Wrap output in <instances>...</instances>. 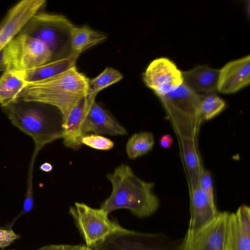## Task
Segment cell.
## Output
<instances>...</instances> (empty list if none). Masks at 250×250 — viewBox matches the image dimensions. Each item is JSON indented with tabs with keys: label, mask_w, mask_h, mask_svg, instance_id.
<instances>
[{
	"label": "cell",
	"mask_w": 250,
	"mask_h": 250,
	"mask_svg": "<svg viewBox=\"0 0 250 250\" xmlns=\"http://www.w3.org/2000/svg\"><path fill=\"white\" fill-rule=\"evenodd\" d=\"M82 145L100 150H108L113 148L114 142L108 138L99 134H89L81 139Z\"/></svg>",
	"instance_id": "obj_26"
},
{
	"label": "cell",
	"mask_w": 250,
	"mask_h": 250,
	"mask_svg": "<svg viewBox=\"0 0 250 250\" xmlns=\"http://www.w3.org/2000/svg\"><path fill=\"white\" fill-rule=\"evenodd\" d=\"M69 213L88 247L125 229L110 220L108 214L101 208H93L83 203L76 202L70 208Z\"/></svg>",
	"instance_id": "obj_6"
},
{
	"label": "cell",
	"mask_w": 250,
	"mask_h": 250,
	"mask_svg": "<svg viewBox=\"0 0 250 250\" xmlns=\"http://www.w3.org/2000/svg\"><path fill=\"white\" fill-rule=\"evenodd\" d=\"M225 250H250V208L246 205L229 213Z\"/></svg>",
	"instance_id": "obj_13"
},
{
	"label": "cell",
	"mask_w": 250,
	"mask_h": 250,
	"mask_svg": "<svg viewBox=\"0 0 250 250\" xmlns=\"http://www.w3.org/2000/svg\"><path fill=\"white\" fill-rule=\"evenodd\" d=\"M198 187L206 194L211 204L216 207L214 203L212 178L209 171L203 170L200 177Z\"/></svg>",
	"instance_id": "obj_27"
},
{
	"label": "cell",
	"mask_w": 250,
	"mask_h": 250,
	"mask_svg": "<svg viewBox=\"0 0 250 250\" xmlns=\"http://www.w3.org/2000/svg\"><path fill=\"white\" fill-rule=\"evenodd\" d=\"M70 46L71 52L77 55L104 41L107 37L103 32L95 30L86 25L70 29Z\"/></svg>",
	"instance_id": "obj_20"
},
{
	"label": "cell",
	"mask_w": 250,
	"mask_h": 250,
	"mask_svg": "<svg viewBox=\"0 0 250 250\" xmlns=\"http://www.w3.org/2000/svg\"><path fill=\"white\" fill-rule=\"evenodd\" d=\"M89 81L75 66L48 79L26 83L16 101L54 106L60 112L62 121L75 105L88 95Z\"/></svg>",
	"instance_id": "obj_1"
},
{
	"label": "cell",
	"mask_w": 250,
	"mask_h": 250,
	"mask_svg": "<svg viewBox=\"0 0 250 250\" xmlns=\"http://www.w3.org/2000/svg\"><path fill=\"white\" fill-rule=\"evenodd\" d=\"M96 96L87 95L82 99L62 121V134L64 145L74 150L82 146L81 127L87 107L90 100Z\"/></svg>",
	"instance_id": "obj_15"
},
{
	"label": "cell",
	"mask_w": 250,
	"mask_h": 250,
	"mask_svg": "<svg viewBox=\"0 0 250 250\" xmlns=\"http://www.w3.org/2000/svg\"><path fill=\"white\" fill-rule=\"evenodd\" d=\"M250 83V56L231 61L219 70L217 89L220 93L231 94Z\"/></svg>",
	"instance_id": "obj_12"
},
{
	"label": "cell",
	"mask_w": 250,
	"mask_h": 250,
	"mask_svg": "<svg viewBox=\"0 0 250 250\" xmlns=\"http://www.w3.org/2000/svg\"><path fill=\"white\" fill-rule=\"evenodd\" d=\"M203 97L183 83L176 89L159 98L170 120L189 119L201 125L203 122L200 112Z\"/></svg>",
	"instance_id": "obj_8"
},
{
	"label": "cell",
	"mask_w": 250,
	"mask_h": 250,
	"mask_svg": "<svg viewBox=\"0 0 250 250\" xmlns=\"http://www.w3.org/2000/svg\"><path fill=\"white\" fill-rule=\"evenodd\" d=\"M44 0H23L8 11L0 23V53L45 4Z\"/></svg>",
	"instance_id": "obj_10"
},
{
	"label": "cell",
	"mask_w": 250,
	"mask_h": 250,
	"mask_svg": "<svg viewBox=\"0 0 250 250\" xmlns=\"http://www.w3.org/2000/svg\"><path fill=\"white\" fill-rule=\"evenodd\" d=\"M92 98L88 104L81 127V134L89 133L109 135H125L127 134L112 114Z\"/></svg>",
	"instance_id": "obj_11"
},
{
	"label": "cell",
	"mask_w": 250,
	"mask_h": 250,
	"mask_svg": "<svg viewBox=\"0 0 250 250\" xmlns=\"http://www.w3.org/2000/svg\"><path fill=\"white\" fill-rule=\"evenodd\" d=\"M40 150L35 148L30 163L29 170L28 172L27 181V189L25 195L22 208L21 212L14 218L10 226L12 227L14 222L21 216L31 211L33 208V171L35 161Z\"/></svg>",
	"instance_id": "obj_25"
},
{
	"label": "cell",
	"mask_w": 250,
	"mask_h": 250,
	"mask_svg": "<svg viewBox=\"0 0 250 250\" xmlns=\"http://www.w3.org/2000/svg\"><path fill=\"white\" fill-rule=\"evenodd\" d=\"M229 213L218 212L197 232L186 234L178 250H225Z\"/></svg>",
	"instance_id": "obj_7"
},
{
	"label": "cell",
	"mask_w": 250,
	"mask_h": 250,
	"mask_svg": "<svg viewBox=\"0 0 250 250\" xmlns=\"http://www.w3.org/2000/svg\"><path fill=\"white\" fill-rule=\"evenodd\" d=\"M173 138L169 134H164L159 139L160 146L164 149L170 148L173 144Z\"/></svg>",
	"instance_id": "obj_30"
},
{
	"label": "cell",
	"mask_w": 250,
	"mask_h": 250,
	"mask_svg": "<svg viewBox=\"0 0 250 250\" xmlns=\"http://www.w3.org/2000/svg\"><path fill=\"white\" fill-rule=\"evenodd\" d=\"M21 236L16 234L11 227L0 228V248L4 249Z\"/></svg>",
	"instance_id": "obj_28"
},
{
	"label": "cell",
	"mask_w": 250,
	"mask_h": 250,
	"mask_svg": "<svg viewBox=\"0 0 250 250\" xmlns=\"http://www.w3.org/2000/svg\"><path fill=\"white\" fill-rule=\"evenodd\" d=\"M26 82L14 72L4 70L0 77V104L2 107L15 102Z\"/></svg>",
	"instance_id": "obj_21"
},
{
	"label": "cell",
	"mask_w": 250,
	"mask_h": 250,
	"mask_svg": "<svg viewBox=\"0 0 250 250\" xmlns=\"http://www.w3.org/2000/svg\"><path fill=\"white\" fill-rule=\"evenodd\" d=\"M152 236L125 229L89 248L91 250H158L151 244Z\"/></svg>",
	"instance_id": "obj_14"
},
{
	"label": "cell",
	"mask_w": 250,
	"mask_h": 250,
	"mask_svg": "<svg viewBox=\"0 0 250 250\" xmlns=\"http://www.w3.org/2000/svg\"><path fill=\"white\" fill-rule=\"evenodd\" d=\"M112 190L100 208L108 214L118 209H127L138 217L148 216L159 206L154 191V185L137 176L127 165L122 164L106 175Z\"/></svg>",
	"instance_id": "obj_2"
},
{
	"label": "cell",
	"mask_w": 250,
	"mask_h": 250,
	"mask_svg": "<svg viewBox=\"0 0 250 250\" xmlns=\"http://www.w3.org/2000/svg\"><path fill=\"white\" fill-rule=\"evenodd\" d=\"M123 78V75L119 71L111 67H107L97 77L89 79L88 95L96 96L100 91L118 82Z\"/></svg>",
	"instance_id": "obj_23"
},
{
	"label": "cell",
	"mask_w": 250,
	"mask_h": 250,
	"mask_svg": "<svg viewBox=\"0 0 250 250\" xmlns=\"http://www.w3.org/2000/svg\"><path fill=\"white\" fill-rule=\"evenodd\" d=\"M41 105L37 102L16 101L3 107L12 124L30 136L35 148L40 150L61 138L62 134V129Z\"/></svg>",
	"instance_id": "obj_3"
},
{
	"label": "cell",
	"mask_w": 250,
	"mask_h": 250,
	"mask_svg": "<svg viewBox=\"0 0 250 250\" xmlns=\"http://www.w3.org/2000/svg\"><path fill=\"white\" fill-rule=\"evenodd\" d=\"M219 70L207 65H199L182 72L183 83L194 92L205 95L217 91Z\"/></svg>",
	"instance_id": "obj_17"
},
{
	"label": "cell",
	"mask_w": 250,
	"mask_h": 250,
	"mask_svg": "<svg viewBox=\"0 0 250 250\" xmlns=\"http://www.w3.org/2000/svg\"><path fill=\"white\" fill-rule=\"evenodd\" d=\"M218 212L199 187L190 191V218L186 234L194 233L203 228Z\"/></svg>",
	"instance_id": "obj_16"
},
{
	"label": "cell",
	"mask_w": 250,
	"mask_h": 250,
	"mask_svg": "<svg viewBox=\"0 0 250 250\" xmlns=\"http://www.w3.org/2000/svg\"><path fill=\"white\" fill-rule=\"evenodd\" d=\"M154 144V138L149 132H141L133 134L126 145L128 158L135 159L150 151Z\"/></svg>",
	"instance_id": "obj_22"
},
{
	"label": "cell",
	"mask_w": 250,
	"mask_h": 250,
	"mask_svg": "<svg viewBox=\"0 0 250 250\" xmlns=\"http://www.w3.org/2000/svg\"><path fill=\"white\" fill-rule=\"evenodd\" d=\"M180 140L191 191L198 187L200 177L204 170L197 139L183 138Z\"/></svg>",
	"instance_id": "obj_19"
},
{
	"label": "cell",
	"mask_w": 250,
	"mask_h": 250,
	"mask_svg": "<svg viewBox=\"0 0 250 250\" xmlns=\"http://www.w3.org/2000/svg\"><path fill=\"white\" fill-rule=\"evenodd\" d=\"M73 25L62 15L38 12L18 35H26L41 41L52 52L53 61L64 58L62 54L67 45L70 47L69 34Z\"/></svg>",
	"instance_id": "obj_4"
},
{
	"label": "cell",
	"mask_w": 250,
	"mask_h": 250,
	"mask_svg": "<svg viewBox=\"0 0 250 250\" xmlns=\"http://www.w3.org/2000/svg\"><path fill=\"white\" fill-rule=\"evenodd\" d=\"M2 67V52L0 53V68Z\"/></svg>",
	"instance_id": "obj_33"
},
{
	"label": "cell",
	"mask_w": 250,
	"mask_h": 250,
	"mask_svg": "<svg viewBox=\"0 0 250 250\" xmlns=\"http://www.w3.org/2000/svg\"><path fill=\"white\" fill-rule=\"evenodd\" d=\"M79 55L71 53L69 56L28 70L14 72L26 83L43 80L60 74L76 66Z\"/></svg>",
	"instance_id": "obj_18"
},
{
	"label": "cell",
	"mask_w": 250,
	"mask_h": 250,
	"mask_svg": "<svg viewBox=\"0 0 250 250\" xmlns=\"http://www.w3.org/2000/svg\"><path fill=\"white\" fill-rule=\"evenodd\" d=\"M53 166L48 162H45L42 164L40 167V169L42 171L45 172L51 171L53 170Z\"/></svg>",
	"instance_id": "obj_31"
},
{
	"label": "cell",
	"mask_w": 250,
	"mask_h": 250,
	"mask_svg": "<svg viewBox=\"0 0 250 250\" xmlns=\"http://www.w3.org/2000/svg\"></svg>",
	"instance_id": "obj_34"
},
{
	"label": "cell",
	"mask_w": 250,
	"mask_h": 250,
	"mask_svg": "<svg viewBox=\"0 0 250 250\" xmlns=\"http://www.w3.org/2000/svg\"><path fill=\"white\" fill-rule=\"evenodd\" d=\"M80 246L68 244L49 245L36 250H77Z\"/></svg>",
	"instance_id": "obj_29"
},
{
	"label": "cell",
	"mask_w": 250,
	"mask_h": 250,
	"mask_svg": "<svg viewBox=\"0 0 250 250\" xmlns=\"http://www.w3.org/2000/svg\"><path fill=\"white\" fill-rule=\"evenodd\" d=\"M226 103L214 93L203 95L200 105L202 120L208 121L216 117L225 108Z\"/></svg>",
	"instance_id": "obj_24"
},
{
	"label": "cell",
	"mask_w": 250,
	"mask_h": 250,
	"mask_svg": "<svg viewBox=\"0 0 250 250\" xmlns=\"http://www.w3.org/2000/svg\"><path fill=\"white\" fill-rule=\"evenodd\" d=\"M52 52L38 40L26 35L16 36L2 51L3 70L32 69L53 61Z\"/></svg>",
	"instance_id": "obj_5"
},
{
	"label": "cell",
	"mask_w": 250,
	"mask_h": 250,
	"mask_svg": "<svg viewBox=\"0 0 250 250\" xmlns=\"http://www.w3.org/2000/svg\"><path fill=\"white\" fill-rule=\"evenodd\" d=\"M146 85L159 97L172 91L183 83L182 72L167 58L152 61L143 74Z\"/></svg>",
	"instance_id": "obj_9"
},
{
	"label": "cell",
	"mask_w": 250,
	"mask_h": 250,
	"mask_svg": "<svg viewBox=\"0 0 250 250\" xmlns=\"http://www.w3.org/2000/svg\"><path fill=\"white\" fill-rule=\"evenodd\" d=\"M77 250H91V249L86 246L81 245Z\"/></svg>",
	"instance_id": "obj_32"
}]
</instances>
